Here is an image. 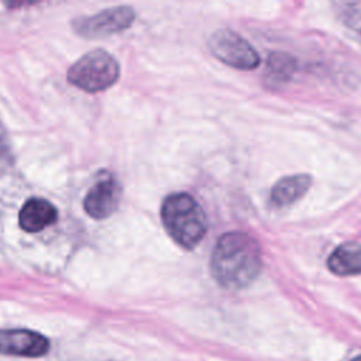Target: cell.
<instances>
[{
	"instance_id": "3957f363",
	"label": "cell",
	"mask_w": 361,
	"mask_h": 361,
	"mask_svg": "<svg viewBox=\"0 0 361 361\" xmlns=\"http://www.w3.org/2000/svg\"><path fill=\"white\" fill-rule=\"evenodd\" d=\"M68 80L73 86L96 93L113 86L120 76V66L114 56L103 49L85 54L68 71Z\"/></svg>"
},
{
	"instance_id": "52a82bcc",
	"label": "cell",
	"mask_w": 361,
	"mask_h": 361,
	"mask_svg": "<svg viewBox=\"0 0 361 361\" xmlns=\"http://www.w3.org/2000/svg\"><path fill=\"white\" fill-rule=\"evenodd\" d=\"M135 18L131 7L118 6L73 21V30L86 38H100L128 28Z\"/></svg>"
},
{
	"instance_id": "ba28073f",
	"label": "cell",
	"mask_w": 361,
	"mask_h": 361,
	"mask_svg": "<svg viewBox=\"0 0 361 361\" xmlns=\"http://www.w3.org/2000/svg\"><path fill=\"white\" fill-rule=\"evenodd\" d=\"M49 351V340L28 329H1L0 354L39 358Z\"/></svg>"
},
{
	"instance_id": "5b68a950",
	"label": "cell",
	"mask_w": 361,
	"mask_h": 361,
	"mask_svg": "<svg viewBox=\"0 0 361 361\" xmlns=\"http://www.w3.org/2000/svg\"><path fill=\"white\" fill-rule=\"evenodd\" d=\"M207 44L219 61L234 69L251 71L261 62L254 47L233 30L219 28L213 31Z\"/></svg>"
},
{
	"instance_id": "277c9868",
	"label": "cell",
	"mask_w": 361,
	"mask_h": 361,
	"mask_svg": "<svg viewBox=\"0 0 361 361\" xmlns=\"http://www.w3.org/2000/svg\"><path fill=\"white\" fill-rule=\"evenodd\" d=\"M14 223L23 237H45L56 234L61 224L58 206L44 195L31 193L24 196L17 206Z\"/></svg>"
},
{
	"instance_id": "8fae6325",
	"label": "cell",
	"mask_w": 361,
	"mask_h": 361,
	"mask_svg": "<svg viewBox=\"0 0 361 361\" xmlns=\"http://www.w3.org/2000/svg\"><path fill=\"white\" fill-rule=\"evenodd\" d=\"M296 71V59L285 52H272L267 61V80L274 85L283 83Z\"/></svg>"
},
{
	"instance_id": "30bf717a",
	"label": "cell",
	"mask_w": 361,
	"mask_h": 361,
	"mask_svg": "<svg viewBox=\"0 0 361 361\" xmlns=\"http://www.w3.org/2000/svg\"><path fill=\"white\" fill-rule=\"evenodd\" d=\"M330 272L338 276H351L361 274V244L347 241L340 244L327 258Z\"/></svg>"
},
{
	"instance_id": "7c38bea8",
	"label": "cell",
	"mask_w": 361,
	"mask_h": 361,
	"mask_svg": "<svg viewBox=\"0 0 361 361\" xmlns=\"http://www.w3.org/2000/svg\"><path fill=\"white\" fill-rule=\"evenodd\" d=\"M8 155V147H7V141H6V134L0 126V159L6 158Z\"/></svg>"
},
{
	"instance_id": "6da1fadb",
	"label": "cell",
	"mask_w": 361,
	"mask_h": 361,
	"mask_svg": "<svg viewBox=\"0 0 361 361\" xmlns=\"http://www.w3.org/2000/svg\"><path fill=\"white\" fill-rule=\"evenodd\" d=\"M262 269V251L258 240L245 231L221 234L212 251L210 271L214 281L230 290L252 283Z\"/></svg>"
},
{
	"instance_id": "7a4b0ae2",
	"label": "cell",
	"mask_w": 361,
	"mask_h": 361,
	"mask_svg": "<svg viewBox=\"0 0 361 361\" xmlns=\"http://www.w3.org/2000/svg\"><path fill=\"white\" fill-rule=\"evenodd\" d=\"M161 220L169 237L185 250L195 248L207 231L203 207L186 192H175L164 199Z\"/></svg>"
},
{
	"instance_id": "8992f818",
	"label": "cell",
	"mask_w": 361,
	"mask_h": 361,
	"mask_svg": "<svg viewBox=\"0 0 361 361\" xmlns=\"http://www.w3.org/2000/svg\"><path fill=\"white\" fill-rule=\"evenodd\" d=\"M121 185L109 171H100L83 199V210L94 220L110 217L118 207Z\"/></svg>"
},
{
	"instance_id": "4fadbf2b",
	"label": "cell",
	"mask_w": 361,
	"mask_h": 361,
	"mask_svg": "<svg viewBox=\"0 0 361 361\" xmlns=\"http://www.w3.org/2000/svg\"><path fill=\"white\" fill-rule=\"evenodd\" d=\"M351 361H361V355H360V357H355V358L351 360Z\"/></svg>"
},
{
	"instance_id": "9c48e42d",
	"label": "cell",
	"mask_w": 361,
	"mask_h": 361,
	"mask_svg": "<svg viewBox=\"0 0 361 361\" xmlns=\"http://www.w3.org/2000/svg\"><path fill=\"white\" fill-rule=\"evenodd\" d=\"M312 186V176L307 173H295L281 178L271 189L269 202L274 207H286L302 199Z\"/></svg>"
}]
</instances>
